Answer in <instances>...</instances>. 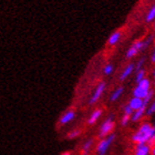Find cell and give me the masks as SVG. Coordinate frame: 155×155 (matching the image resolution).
Masks as SVG:
<instances>
[{
    "label": "cell",
    "mask_w": 155,
    "mask_h": 155,
    "mask_svg": "<svg viewBox=\"0 0 155 155\" xmlns=\"http://www.w3.org/2000/svg\"><path fill=\"white\" fill-rule=\"evenodd\" d=\"M151 90V89H150ZM150 90H147V89H144V87H139V85H136L134 89H133L132 91V95L134 97H139V99H142V100H144L145 99V97L149 94Z\"/></svg>",
    "instance_id": "obj_13"
},
{
    "label": "cell",
    "mask_w": 155,
    "mask_h": 155,
    "mask_svg": "<svg viewBox=\"0 0 155 155\" xmlns=\"http://www.w3.org/2000/svg\"><path fill=\"white\" fill-rule=\"evenodd\" d=\"M142 41H143V51H145L146 49L152 45V42L154 41V35H150L145 39H143Z\"/></svg>",
    "instance_id": "obj_18"
},
{
    "label": "cell",
    "mask_w": 155,
    "mask_h": 155,
    "mask_svg": "<svg viewBox=\"0 0 155 155\" xmlns=\"http://www.w3.org/2000/svg\"><path fill=\"white\" fill-rule=\"evenodd\" d=\"M102 115H103V110L102 109H95V110L92 111V113L89 115V117H87V124L89 125H94L97 122H99V120L102 117Z\"/></svg>",
    "instance_id": "obj_8"
},
{
    "label": "cell",
    "mask_w": 155,
    "mask_h": 155,
    "mask_svg": "<svg viewBox=\"0 0 155 155\" xmlns=\"http://www.w3.org/2000/svg\"><path fill=\"white\" fill-rule=\"evenodd\" d=\"M131 141L134 144H149L155 145V131L153 124L147 121H143L131 135Z\"/></svg>",
    "instance_id": "obj_1"
},
{
    "label": "cell",
    "mask_w": 155,
    "mask_h": 155,
    "mask_svg": "<svg viewBox=\"0 0 155 155\" xmlns=\"http://www.w3.org/2000/svg\"><path fill=\"white\" fill-rule=\"evenodd\" d=\"M114 71V67L113 64H111V63H107V64L104 65V69H103V73L105 75H111L113 73Z\"/></svg>",
    "instance_id": "obj_23"
},
{
    "label": "cell",
    "mask_w": 155,
    "mask_h": 155,
    "mask_svg": "<svg viewBox=\"0 0 155 155\" xmlns=\"http://www.w3.org/2000/svg\"><path fill=\"white\" fill-rule=\"evenodd\" d=\"M146 107H142L137 111H133L132 115H131V122L132 123H140L142 122L143 117L146 115Z\"/></svg>",
    "instance_id": "obj_11"
},
{
    "label": "cell",
    "mask_w": 155,
    "mask_h": 155,
    "mask_svg": "<svg viewBox=\"0 0 155 155\" xmlns=\"http://www.w3.org/2000/svg\"><path fill=\"white\" fill-rule=\"evenodd\" d=\"M115 129V120H114L113 115H109L107 119H104V121L101 123L100 127H99V132L97 135L100 139H103L105 136L112 134Z\"/></svg>",
    "instance_id": "obj_3"
},
{
    "label": "cell",
    "mask_w": 155,
    "mask_h": 155,
    "mask_svg": "<svg viewBox=\"0 0 155 155\" xmlns=\"http://www.w3.org/2000/svg\"><path fill=\"white\" fill-rule=\"evenodd\" d=\"M144 78H146V71L144 69L140 70L135 73V83H139L140 81H142Z\"/></svg>",
    "instance_id": "obj_21"
},
{
    "label": "cell",
    "mask_w": 155,
    "mask_h": 155,
    "mask_svg": "<svg viewBox=\"0 0 155 155\" xmlns=\"http://www.w3.org/2000/svg\"><path fill=\"white\" fill-rule=\"evenodd\" d=\"M144 63H145V58H141L139 61L136 62V63H134V65H135V67H134V71L137 72V71H140V70L144 69V68H143Z\"/></svg>",
    "instance_id": "obj_22"
},
{
    "label": "cell",
    "mask_w": 155,
    "mask_h": 155,
    "mask_svg": "<svg viewBox=\"0 0 155 155\" xmlns=\"http://www.w3.org/2000/svg\"><path fill=\"white\" fill-rule=\"evenodd\" d=\"M152 146L149 144H134L132 150V155H151Z\"/></svg>",
    "instance_id": "obj_7"
},
{
    "label": "cell",
    "mask_w": 155,
    "mask_h": 155,
    "mask_svg": "<svg viewBox=\"0 0 155 155\" xmlns=\"http://www.w3.org/2000/svg\"><path fill=\"white\" fill-rule=\"evenodd\" d=\"M115 139L116 135L114 133L105 136L103 139H100V141L95 145V155H107L115 142Z\"/></svg>",
    "instance_id": "obj_2"
},
{
    "label": "cell",
    "mask_w": 155,
    "mask_h": 155,
    "mask_svg": "<svg viewBox=\"0 0 155 155\" xmlns=\"http://www.w3.org/2000/svg\"><path fill=\"white\" fill-rule=\"evenodd\" d=\"M151 155H155V145L152 146V154Z\"/></svg>",
    "instance_id": "obj_28"
},
{
    "label": "cell",
    "mask_w": 155,
    "mask_h": 155,
    "mask_svg": "<svg viewBox=\"0 0 155 155\" xmlns=\"http://www.w3.org/2000/svg\"><path fill=\"white\" fill-rule=\"evenodd\" d=\"M121 38H122V32H121L120 30H116V31H114V32L109 37V39H107V45H117L120 42V40H121Z\"/></svg>",
    "instance_id": "obj_14"
},
{
    "label": "cell",
    "mask_w": 155,
    "mask_h": 155,
    "mask_svg": "<svg viewBox=\"0 0 155 155\" xmlns=\"http://www.w3.org/2000/svg\"><path fill=\"white\" fill-rule=\"evenodd\" d=\"M153 127H154V131H155V121H154V123H153Z\"/></svg>",
    "instance_id": "obj_29"
},
{
    "label": "cell",
    "mask_w": 155,
    "mask_h": 155,
    "mask_svg": "<svg viewBox=\"0 0 155 155\" xmlns=\"http://www.w3.org/2000/svg\"><path fill=\"white\" fill-rule=\"evenodd\" d=\"M132 113H133V110L129 107V104H125V105L123 107V114H126V115L131 116Z\"/></svg>",
    "instance_id": "obj_24"
},
{
    "label": "cell",
    "mask_w": 155,
    "mask_h": 155,
    "mask_svg": "<svg viewBox=\"0 0 155 155\" xmlns=\"http://www.w3.org/2000/svg\"><path fill=\"white\" fill-rule=\"evenodd\" d=\"M145 21L147 23L154 22L155 21V5H153V6L149 9V11H147V13H146Z\"/></svg>",
    "instance_id": "obj_16"
},
{
    "label": "cell",
    "mask_w": 155,
    "mask_h": 155,
    "mask_svg": "<svg viewBox=\"0 0 155 155\" xmlns=\"http://www.w3.org/2000/svg\"><path fill=\"white\" fill-rule=\"evenodd\" d=\"M127 104H129V107H131L133 111H137V110H140V109H142V107H147V105L144 104L142 99L134 97H132L131 99H130Z\"/></svg>",
    "instance_id": "obj_9"
},
{
    "label": "cell",
    "mask_w": 155,
    "mask_h": 155,
    "mask_svg": "<svg viewBox=\"0 0 155 155\" xmlns=\"http://www.w3.org/2000/svg\"><path fill=\"white\" fill-rule=\"evenodd\" d=\"M94 147V140L92 137L87 139L83 142L82 146H81V154L80 155H89L90 152Z\"/></svg>",
    "instance_id": "obj_10"
},
{
    "label": "cell",
    "mask_w": 155,
    "mask_h": 155,
    "mask_svg": "<svg viewBox=\"0 0 155 155\" xmlns=\"http://www.w3.org/2000/svg\"><path fill=\"white\" fill-rule=\"evenodd\" d=\"M140 52H143V41L142 40H136L132 43V45L127 49V51L125 53V58L127 60L135 58L136 55L139 54Z\"/></svg>",
    "instance_id": "obj_5"
},
{
    "label": "cell",
    "mask_w": 155,
    "mask_h": 155,
    "mask_svg": "<svg viewBox=\"0 0 155 155\" xmlns=\"http://www.w3.org/2000/svg\"><path fill=\"white\" fill-rule=\"evenodd\" d=\"M151 62L152 63H155V47H154V50H153L152 54H151Z\"/></svg>",
    "instance_id": "obj_25"
},
{
    "label": "cell",
    "mask_w": 155,
    "mask_h": 155,
    "mask_svg": "<svg viewBox=\"0 0 155 155\" xmlns=\"http://www.w3.org/2000/svg\"><path fill=\"white\" fill-rule=\"evenodd\" d=\"M81 133H82V131L80 129H73L71 131H69V133L67 134V137L69 140H75L81 135Z\"/></svg>",
    "instance_id": "obj_17"
},
{
    "label": "cell",
    "mask_w": 155,
    "mask_h": 155,
    "mask_svg": "<svg viewBox=\"0 0 155 155\" xmlns=\"http://www.w3.org/2000/svg\"><path fill=\"white\" fill-rule=\"evenodd\" d=\"M123 93H124V87H117L113 90V92L111 93L110 101L111 102H116L120 97H122Z\"/></svg>",
    "instance_id": "obj_15"
},
{
    "label": "cell",
    "mask_w": 155,
    "mask_h": 155,
    "mask_svg": "<svg viewBox=\"0 0 155 155\" xmlns=\"http://www.w3.org/2000/svg\"><path fill=\"white\" fill-rule=\"evenodd\" d=\"M105 89H107V83H105L104 81H102V82H100V83L97 84V87H95V89H94L92 95H91L90 99H89V104H90V105H93V104L97 103V101L102 97L104 92H105Z\"/></svg>",
    "instance_id": "obj_4"
},
{
    "label": "cell",
    "mask_w": 155,
    "mask_h": 155,
    "mask_svg": "<svg viewBox=\"0 0 155 155\" xmlns=\"http://www.w3.org/2000/svg\"><path fill=\"white\" fill-rule=\"evenodd\" d=\"M60 155H72V153H71V152H69V151H65V152L61 153Z\"/></svg>",
    "instance_id": "obj_26"
},
{
    "label": "cell",
    "mask_w": 155,
    "mask_h": 155,
    "mask_svg": "<svg viewBox=\"0 0 155 155\" xmlns=\"http://www.w3.org/2000/svg\"><path fill=\"white\" fill-rule=\"evenodd\" d=\"M130 123H131V116L126 115V114H122L121 120H120V124H121V126L125 127V126L129 125Z\"/></svg>",
    "instance_id": "obj_20"
},
{
    "label": "cell",
    "mask_w": 155,
    "mask_h": 155,
    "mask_svg": "<svg viewBox=\"0 0 155 155\" xmlns=\"http://www.w3.org/2000/svg\"><path fill=\"white\" fill-rule=\"evenodd\" d=\"M152 78H153V80H154V82H155V68L153 69V72H152Z\"/></svg>",
    "instance_id": "obj_27"
},
{
    "label": "cell",
    "mask_w": 155,
    "mask_h": 155,
    "mask_svg": "<svg viewBox=\"0 0 155 155\" xmlns=\"http://www.w3.org/2000/svg\"><path fill=\"white\" fill-rule=\"evenodd\" d=\"M77 117V112L74 110H72V109H69L67 110L65 112L62 113V115L60 116V119H59V125L60 126H65L70 124L71 122H73Z\"/></svg>",
    "instance_id": "obj_6"
},
{
    "label": "cell",
    "mask_w": 155,
    "mask_h": 155,
    "mask_svg": "<svg viewBox=\"0 0 155 155\" xmlns=\"http://www.w3.org/2000/svg\"><path fill=\"white\" fill-rule=\"evenodd\" d=\"M146 115H153V114H155V99H153L151 102H150V104L147 105V107H146V112H145Z\"/></svg>",
    "instance_id": "obj_19"
},
{
    "label": "cell",
    "mask_w": 155,
    "mask_h": 155,
    "mask_svg": "<svg viewBox=\"0 0 155 155\" xmlns=\"http://www.w3.org/2000/svg\"><path fill=\"white\" fill-rule=\"evenodd\" d=\"M134 62H131V63H129V64L126 65L125 68L123 69L122 73L120 74V80L121 81H125L127 78L131 77V74H132L133 72H134Z\"/></svg>",
    "instance_id": "obj_12"
}]
</instances>
